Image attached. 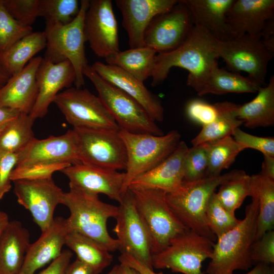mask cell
<instances>
[{
    "instance_id": "f6af8a7d",
    "label": "cell",
    "mask_w": 274,
    "mask_h": 274,
    "mask_svg": "<svg viewBox=\"0 0 274 274\" xmlns=\"http://www.w3.org/2000/svg\"><path fill=\"white\" fill-rule=\"evenodd\" d=\"M188 117L202 126L213 122L217 116V109L214 104L202 99H194L189 101L186 107Z\"/></svg>"
},
{
    "instance_id": "ba28073f",
    "label": "cell",
    "mask_w": 274,
    "mask_h": 274,
    "mask_svg": "<svg viewBox=\"0 0 274 274\" xmlns=\"http://www.w3.org/2000/svg\"><path fill=\"white\" fill-rule=\"evenodd\" d=\"M149 232L152 255L165 248L187 228L170 209L164 191L128 188Z\"/></svg>"
},
{
    "instance_id": "d6a6232c",
    "label": "cell",
    "mask_w": 274,
    "mask_h": 274,
    "mask_svg": "<svg viewBox=\"0 0 274 274\" xmlns=\"http://www.w3.org/2000/svg\"><path fill=\"white\" fill-rule=\"evenodd\" d=\"M65 245L77 258L98 272L110 266L113 260L111 252L99 242L74 231H70Z\"/></svg>"
},
{
    "instance_id": "30bf717a",
    "label": "cell",
    "mask_w": 274,
    "mask_h": 274,
    "mask_svg": "<svg viewBox=\"0 0 274 274\" xmlns=\"http://www.w3.org/2000/svg\"><path fill=\"white\" fill-rule=\"evenodd\" d=\"M80 163L115 170H125L127 154L119 131L73 128Z\"/></svg>"
},
{
    "instance_id": "f35d334b",
    "label": "cell",
    "mask_w": 274,
    "mask_h": 274,
    "mask_svg": "<svg viewBox=\"0 0 274 274\" xmlns=\"http://www.w3.org/2000/svg\"><path fill=\"white\" fill-rule=\"evenodd\" d=\"M80 7L77 0H40L39 17L46 22L66 24L76 17Z\"/></svg>"
},
{
    "instance_id": "680465c9",
    "label": "cell",
    "mask_w": 274,
    "mask_h": 274,
    "mask_svg": "<svg viewBox=\"0 0 274 274\" xmlns=\"http://www.w3.org/2000/svg\"><path fill=\"white\" fill-rule=\"evenodd\" d=\"M120 264H116L106 274H119Z\"/></svg>"
},
{
    "instance_id": "ab89813d",
    "label": "cell",
    "mask_w": 274,
    "mask_h": 274,
    "mask_svg": "<svg viewBox=\"0 0 274 274\" xmlns=\"http://www.w3.org/2000/svg\"><path fill=\"white\" fill-rule=\"evenodd\" d=\"M32 32V27L14 19L0 0V53Z\"/></svg>"
},
{
    "instance_id": "e0dca14e",
    "label": "cell",
    "mask_w": 274,
    "mask_h": 274,
    "mask_svg": "<svg viewBox=\"0 0 274 274\" xmlns=\"http://www.w3.org/2000/svg\"><path fill=\"white\" fill-rule=\"evenodd\" d=\"M19 154L15 166L17 168L54 165L66 167L80 163L73 129L59 136L42 140L35 138Z\"/></svg>"
},
{
    "instance_id": "b9f144b4",
    "label": "cell",
    "mask_w": 274,
    "mask_h": 274,
    "mask_svg": "<svg viewBox=\"0 0 274 274\" xmlns=\"http://www.w3.org/2000/svg\"><path fill=\"white\" fill-rule=\"evenodd\" d=\"M10 14L16 20L31 26L39 17L40 0H2Z\"/></svg>"
},
{
    "instance_id": "4316f807",
    "label": "cell",
    "mask_w": 274,
    "mask_h": 274,
    "mask_svg": "<svg viewBox=\"0 0 274 274\" xmlns=\"http://www.w3.org/2000/svg\"><path fill=\"white\" fill-rule=\"evenodd\" d=\"M29 239L28 230L20 221L9 222L0 239V274H19Z\"/></svg>"
},
{
    "instance_id": "f907efd6",
    "label": "cell",
    "mask_w": 274,
    "mask_h": 274,
    "mask_svg": "<svg viewBox=\"0 0 274 274\" xmlns=\"http://www.w3.org/2000/svg\"><path fill=\"white\" fill-rule=\"evenodd\" d=\"M261 39L266 47L274 53V18L267 22L261 33Z\"/></svg>"
},
{
    "instance_id": "d4e9b609",
    "label": "cell",
    "mask_w": 274,
    "mask_h": 274,
    "mask_svg": "<svg viewBox=\"0 0 274 274\" xmlns=\"http://www.w3.org/2000/svg\"><path fill=\"white\" fill-rule=\"evenodd\" d=\"M226 16L235 37H261L268 21L274 18V1L234 0Z\"/></svg>"
},
{
    "instance_id": "7bdbcfd3",
    "label": "cell",
    "mask_w": 274,
    "mask_h": 274,
    "mask_svg": "<svg viewBox=\"0 0 274 274\" xmlns=\"http://www.w3.org/2000/svg\"><path fill=\"white\" fill-rule=\"evenodd\" d=\"M231 136L244 149L251 148L261 152L263 155L274 157V138L261 137L246 132L237 127Z\"/></svg>"
},
{
    "instance_id": "f546056e",
    "label": "cell",
    "mask_w": 274,
    "mask_h": 274,
    "mask_svg": "<svg viewBox=\"0 0 274 274\" xmlns=\"http://www.w3.org/2000/svg\"><path fill=\"white\" fill-rule=\"evenodd\" d=\"M261 87L249 77H244L225 68H220L217 64L212 68L197 94L202 96L207 94L256 93Z\"/></svg>"
},
{
    "instance_id": "7c38bea8",
    "label": "cell",
    "mask_w": 274,
    "mask_h": 274,
    "mask_svg": "<svg viewBox=\"0 0 274 274\" xmlns=\"http://www.w3.org/2000/svg\"><path fill=\"white\" fill-rule=\"evenodd\" d=\"M53 102L73 128L120 130L98 96L86 89L67 88L57 95Z\"/></svg>"
},
{
    "instance_id": "cb8c5ba5",
    "label": "cell",
    "mask_w": 274,
    "mask_h": 274,
    "mask_svg": "<svg viewBox=\"0 0 274 274\" xmlns=\"http://www.w3.org/2000/svg\"><path fill=\"white\" fill-rule=\"evenodd\" d=\"M71 231L67 219L54 218L52 225L42 232L40 237L30 244L19 274H35L61 253L66 237Z\"/></svg>"
},
{
    "instance_id": "f5cc1de1",
    "label": "cell",
    "mask_w": 274,
    "mask_h": 274,
    "mask_svg": "<svg viewBox=\"0 0 274 274\" xmlns=\"http://www.w3.org/2000/svg\"><path fill=\"white\" fill-rule=\"evenodd\" d=\"M259 173L274 180L273 156L263 155V160L262 163L261 170Z\"/></svg>"
},
{
    "instance_id": "8992f818",
    "label": "cell",
    "mask_w": 274,
    "mask_h": 274,
    "mask_svg": "<svg viewBox=\"0 0 274 274\" xmlns=\"http://www.w3.org/2000/svg\"><path fill=\"white\" fill-rule=\"evenodd\" d=\"M94 86L98 96L112 115L120 130L132 133L160 136L162 129L134 98L100 77L87 64L83 71Z\"/></svg>"
},
{
    "instance_id": "816d5d0a",
    "label": "cell",
    "mask_w": 274,
    "mask_h": 274,
    "mask_svg": "<svg viewBox=\"0 0 274 274\" xmlns=\"http://www.w3.org/2000/svg\"><path fill=\"white\" fill-rule=\"evenodd\" d=\"M20 113L18 111L15 110L0 108V133Z\"/></svg>"
},
{
    "instance_id": "44dd1931",
    "label": "cell",
    "mask_w": 274,
    "mask_h": 274,
    "mask_svg": "<svg viewBox=\"0 0 274 274\" xmlns=\"http://www.w3.org/2000/svg\"><path fill=\"white\" fill-rule=\"evenodd\" d=\"M188 149L186 143L181 141L167 158L152 169L135 178L128 188L156 189L166 194L176 191L184 181V162Z\"/></svg>"
},
{
    "instance_id": "7a4b0ae2",
    "label": "cell",
    "mask_w": 274,
    "mask_h": 274,
    "mask_svg": "<svg viewBox=\"0 0 274 274\" xmlns=\"http://www.w3.org/2000/svg\"><path fill=\"white\" fill-rule=\"evenodd\" d=\"M243 172L234 169L216 177L191 182L184 181L176 191L166 194L167 203L187 229L215 242L217 238L210 229L206 217L208 200L218 187Z\"/></svg>"
},
{
    "instance_id": "484cf974",
    "label": "cell",
    "mask_w": 274,
    "mask_h": 274,
    "mask_svg": "<svg viewBox=\"0 0 274 274\" xmlns=\"http://www.w3.org/2000/svg\"><path fill=\"white\" fill-rule=\"evenodd\" d=\"M234 0H181L189 9L194 26L203 29L215 40L235 38L227 18Z\"/></svg>"
},
{
    "instance_id": "3957f363",
    "label": "cell",
    "mask_w": 274,
    "mask_h": 274,
    "mask_svg": "<svg viewBox=\"0 0 274 274\" xmlns=\"http://www.w3.org/2000/svg\"><path fill=\"white\" fill-rule=\"evenodd\" d=\"M258 211V201L252 197L244 219L217 239L206 269L208 274H233L235 270L251 267V248L255 241Z\"/></svg>"
},
{
    "instance_id": "52a82bcc",
    "label": "cell",
    "mask_w": 274,
    "mask_h": 274,
    "mask_svg": "<svg viewBox=\"0 0 274 274\" xmlns=\"http://www.w3.org/2000/svg\"><path fill=\"white\" fill-rule=\"evenodd\" d=\"M119 134L125 144L127 154L122 196L135 178L164 161L181 141V134L176 130L160 136L132 133L120 129Z\"/></svg>"
},
{
    "instance_id": "9c48e42d",
    "label": "cell",
    "mask_w": 274,
    "mask_h": 274,
    "mask_svg": "<svg viewBox=\"0 0 274 274\" xmlns=\"http://www.w3.org/2000/svg\"><path fill=\"white\" fill-rule=\"evenodd\" d=\"M215 49L227 70L245 72L262 87L267 84V66L274 53L266 47L260 37L245 35L227 41L216 40Z\"/></svg>"
},
{
    "instance_id": "9a60e30c",
    "label": "cell",
    "mask_w": 274,
    "mask_h": 274,
    "mask_svg": "<svg viewBox=\"0 0 274 274\" xmlns=\"http://www.w3.org/2000/svg\"><path fill=\"white\" fill-rule=\"evenodd\" d=\"M194 27L191 13L181 1L171 10L155 17L145 30L144 46L157 53L172 51L187 38Z\"/></svg>"
},
{
    "instance_id": "60d3db41",
    "label": "cell",
    "mask_w": 274,
    "mask_h": 274,
    "mask_svg": "<svg viewBox=\"0 0 274 274\" xmlns=\"http://www.w3.org/2000/svg\"><path fill=\"white\" fill-rule=\"evenodd\" d=\"M208 158L204 144L189 148L184 162V181L191 182L206 177Z\"/></svg>"
},
{
    "instance_id": "ac0fdd59",
    "label": "cell",
    "mask_w": 274,
    "mask_h": 274,
    "mask_svg": "<svg viewBox=\"0 0 274 274\" xmlns=\"http://www.w3.org/2000/svg\"><path fill=\"white\" fill-rule=\"evenodd\" d=\"M60 172L68 178L70 188L104 194L118 202L122 199L125 173L82 163L71 165Z\"/></svg>"
},
{
    "instance_id": "277c9868",
    "label": "cell",
    "mask_w": 274,
    "mask_h": 274,
    "mask_svg": "<svg viewBox=\"0 0 274 274\" xmlns=\"http://www.w3.org/2000/svg\"><path fill=\"white\" fill-rule=\"evenodd\" d=\"M61 204L70 211L66 219L71 231L99 242L111 252L119 250L118 241L110 235L107 225L109 219L116 217L118 206L102 201L98 195L73 188L64 192Z\"/></svg>"
},
{
    "instance_id": "603a6c76",
    "label": "cell",
    "mask_w": 274,
    "mask_h": 274,
    "mask_svg": "<svg viewBox=\"0 0 274 274\" xmlns=\"http://www.w3.org/2000/svg\"><path fill=\"white\" fill-rule=\"evenodd\" d=\"M92 69L102 78L136 100L155 122L164 119V109L160 99L143 82L117 66L100 61L94 62Z\"/></svg>"
},
{
    "instance_id": "4fadbf2b",
    "label": "cell",
    "mask_w": 274,
    "mask_h": 274,
    "mask_svg": "<svg viewBox=\"0 0 274 274\" xmlns=\"http://www.w3.org/2000/svg\"><path fill=\"white\" fill-rule=\"evenodd\" d=\"M115 219L113 230L117 237L121 253L131 255L153 269L151 238L129 190L119 202Z\"/></svg>"
},
{
    "instance_id": "4dcf8cb0",
    "label": "cell",
    "mask_w": 274,
    "mask_h": 274,
    "mask_svg": "<svg viewBox=\"0 0 274 274\" xmlns=\"http://www.w3.org/2000/svg\"><path fill=\"white\" fill-rule=\"evenodd\" d=\"M256 198L259 211L255 240L274 226V180L259 173L250 176V196Z\"/></svg>"
},
{
    "instance_id": "6f0895ef",
    "label": "cell",
    "mask_w": 274,
    "mask_h": 274,
    "mask_svg": "<svg viewBox=\"0 0 274 274\" xmlns=\"http://www.w3.org/2000/svg\"><path fill=\"white\" fill-rule=\"evenodd\" d=\"M9 78L10 76L5 71L0 63V88L6 83Z\"/></svg>"
},
{
    "instance_id": "bcb514c9",
    "label": "cell",
    "mask_w": 274,
    "mask_h": 274,
    "mask_svg": "<svg viewBox=\"0 0 274 274\" xmlns=\"http://www.w3.org/2000/svg\"><path fill=\"white\" fill-rule=\"evenodd\" d=\"M19 152H0V200L11 188V175L18 163Z\"/></svg>"
},
{
    "instance_id": "2e32d148",
    "label": "cell",
    "mask_w": 274,
    "mask_h": 274,
    "mask_svg": "<svg viewBox=\"0 0 274 274\" xmlns=\"http://www.w3.org/2000/svg\"><path fill=\"white\" fill-rule=\"evenodd\" d=\"M84 31L86 41L98 57L106 59L120 51L118 24L112 1H89Z\"/></svg>"
},
{
    "instance_id": "e575fe53",
    "label": "cell",
    "mask_w": 274,
    "mask_h": 274,
    "mask_svg": "<svg viewBox=\"0 0 274 274\" xmlns=\"http://www.w3.org/2000/svg\"><path fill=\"white\" fill-rule=\"evenodd\" d=\"M35 120L29 114L20 113L0 133V152H18L36 138L32 130Z\"/></svg>"
},
{
    "instance_id": "f1b7e54d",
    "label": "cell",
    "mask_w": 274,
    "mask_h": 274,
    "mask_svg": "<svg viewBox=\"0 0 274 274\" xmlns=\"http://www.w3.org/2000/svg\"><path fill=\"white\" fill-rule=\"evenodd\" d=\"M46 46L44 31L32 32L1 53L0 63L10 77L22 70Z\"/></svg>"
},
{
    "instance_id": "74e56055",
    "label": "cell",
    "mask_w": 274,
    "mask_h": 274,
    "mask_svg": "<svg viewBox=\"0 0 274 274\" xmlns=\"http://www.w3.org/2000/svg\"><path fill=\"white\" fill-rule=\"evenodd\" d=\"M206 217L208 226L217 239L233 228L241 220L222 205L216 192L208 200Z\"/></svg>"
},
{
    "instance_id": "9f6ffc18",
    "label": "cell",
    "mask_w": 274,
    "mask_h": 274,
    "mask_svg": "<svg viewBox=\"0 0 274 274\" xmlns=\"http://www.w3.org/2000/svg\"><path fill=\"white\" fill-rule=\"evenodd\" d=\"M119 274H140L138 271L130 266L120 263Z\"/></svg>"
},
{
    "instance_id": "7402d4cb",
    "label": "cell",
    "mask_w": 274,
    "mask_h": 274,
    "mask_svg": "<svg viewBox=\"0 0 274 274\" xmlns=\"http://www.w3.org/2000/svg\"><path fill=\"white\" fill-rule=\"evenodd\" d=\"M43 58L33 57L20 72L0 88V108L29 114L38 94L37 73Z\"/></svg>"
},
{
    "instance_id": "5b68a950",
    "label": "cell",
    "mask_w": 274,
    "mask_h": 274,
    "mask_svg": "<svg viewBox=\"0 0 274 274\" xmlns=\"http://www.w3.org/2000/svg\"><path fill=\"white\" fill-rule=\"evenodd\" d=\"M89 0H81L80 11L69 23L46 22L44 31L46 38L44 58L54 63L69 61L75 71L76 87L84 85V68L87 64L85 56L84 21L89 7Z\"/></svg>"
},
{
    "instance_id": "6da1fadb",
    "label": "cell",
    "mask_w": 274,
    "mask_h": 274,
    "mask_svg": "<svg viewBox=\"0 0 274 274\" xmlns=\"http://www.w3.org/2000/svg\"><path fill=\"white\" fill-rule=\"evenodd\" d=\"M216 41L203 29L194 25L187 38L179 47L156 54L151 85L162 84L170 69L178 67L188 72L186 84L198 93L212 68L218 64Z\"/></svg>"
},
{
    "instance_id": "8fae6325",
    "label": "cell",
    "mask_w": 274,
    "mask_h": 274,
    "mask_svg": "<svg viewBox=\"0 0 274 274\" xmlns=\"http://www.w3.org/2000/svg\"><path fill=\"white\" fill-rule=\"evenodd\" d=\"M214 242L186 229L161 251L153 254L152 266L184 274H202L201 264L212 254Z\"/></svg>"
},
{
    "instance_id": "c3c4849f",
    "label": "cell",
    "mask_w": 274,
    "mask_h": 274,
    "mask_svg": "<svg viewBox=\"0 0 274 274\" xmlns=\"http://www.w3.org/2000/svg\"><path fill=\"white\" fill-rule=\"evenodd\" d=\"M120 263L125 264L134 268L140 274H163V272H155L153 269L146 266L131 255L122 253L118 257Z\"/></svg>"
},
{
    "instance_id": "d590c367",
    "label": "cell",
    "mask_w": 274,
    "mask_h": 274,
    "mask_svg": "<svg viewBox=\"0 0 274 274\" xmlns=\"http://www.w3.org/2000/svg\"><path fill=\"white\" fill-rule=\"evenodd\" d=\"M203 144L208 158L206 177L220 175L221 172L229 168L239 153L245 150L231 135Z\"/></svg>"
},
{
    "instance_id": "db71d44e",
    "label": "cell",
    "mask_w": 274,
    "mask_h": 274,
    "mask_svg": "<svg viewBox=\"0 0 274 274\" xmlns=\"http://www.w3.org/2000/svg\"><path fill=\"white\" fill-rule=\"evenodd\" d=\"M246 274H274L273 268L269 264L258 263L251 270Z\"/></svg>"
},
{
    "instance_id": "83f0119b",
    "label": "cell",
    "mask_w": 274,
    "mask_h": 274,
    "mask_svg": "<svg viewBox=\"0 0 274 274\" xmlns=\"http://www.w3.org/2000/svg\"><path fill=\"white\" fill-rule=\"evenodd\" d=\"M235 114L246 127L253 129L274 125V76L249 102L238 105Z\"/></svg>"
},
{
    "instance_id": "8d00e7d4",
    "label": "cell",
    "mask_w": 274,
    "mask_h": 274,
    "mask_svg": "<svg viewBox=\"0 0 274 274\" xmlns=\"http://www.w3.org/2000/svg\"><path fill=\"white\" fill-rule=\"evenodd\" d=\"M216 193L222 205L235 215L245 198L250 196V176L243 172L222 184Z\"/></svg>"
},
{
    "instance_id": "7dc6e473",
    "label": "cell",
    "mask_w": 274,
    "mask_h": 274,
    "mask_svg": "<svg viewBox=\"0 0 274 274\" xmlns=\"http://www.w3.org/2000/svg\"><path fill=\"white\" fill-rule=\"evenodd\" d=\"M72 256V251L70 250H64L46 268L35 274H65Z\"/></svg>"
},
{
    "instance_id": "d6986e66",
    "label": "cell",
    "mask_w": 274,
    "mask_h": 274,
    "mask_svg": "<svg viewBox=\"0 0 274 274\" xmlns=\"http://www.w3.org/2000/svg\"><path fill=\"white\" fill-rule=\"evenodd\" d=\"M122 15L130 48L144 46V36L148 26L156 16L171 10L177 0H116Z\"/></svg>"
},
{
    "instance_id": "836d02e7",
    "label": "cell",
    "mask_w": 274,
    "mask_h": 274,
    "mask_svg": "<svg viewBox=\"0 0 274 274\" xmlns=\"http://www.w3.org/2000/svg\"><path fill=\"white\" fill-rule=\"evenodd\" d=\"M217 109L215 119L202 126L198 134L191 140L192 146L232 135L233 131L243 124L235 114L238 105L229 101L215 104Z\"/></svg>"
},
{
    "instance_id": "5bb4252c",
    "label": "cell",
    "mask_w": 274,
    "mask_h": 274,
    "mask_svg": "<svg viewBox=\"0 0 274 274\" xmlns=\"http://www.w3.org/2000/svg\"><path fill=\"white\" fill-rule=\"evenodd\" d=\"M13 182L18 202L30 212L42 232L47 229L54 221L55 209L61 204L64 192L52 177Z\"/></svg>"
},
{
    "instance_id": "681fc988",
    "label": "cell",
    "mask_w": 274,
    "mask_h": 274,
    "mask_svg": "<svg viewBox=\"0 0 274 274\" xmlns=\"http://www.w3.org/2000/svg\"><path fill=\"white\" fill-rule=\"evenodd\" d=\"M97 271L76 259L68 265L65 274H99Z\"/></svg>"
},
{
    "instance_id": "1f68e13d",
    "label": "cell",
    "mask_w": 274,
    "mask_h": 274,
    "mask_svg": "<svg viewBox=\"0 0 274 274\" xmlns=\"http://www.w3.org/2000/svg\"><path fill=\"white\" fill-rule=\"evenodd\" d=\"M157 52L147 46L119 51L106 58L107 64L124 71L144 82L152 76Z\"/></svg>"
},
{
    "instance_id": "ffe728a7",
    "label": "cell",
    "mask_w": 274,
    "mask_h": 274,
    "mask_svg": "<svg viewBox=\"0 0 274 274\" xmlns=\"http://www.w3.org/2000/svg\"><path fill=\"white\" fill-rule=\"evenodd\" d=\"M38 94L29 115L35 120L44 117L50 105L64 88H70L76 80L71 63L65 60L54 63L43 58L37 73Z\"/></svg>"
},
{
    "instance_id": "ee69618b",
    "label": "cell",
    "mask_w": 274,
    "mask_h": 274,
    "mask_svg": "<svg viewBox=\"0 0 274 274\" xmlns=\"http://www.w3.org/2000/svg\"><path fill=\"white\" fill-rule=\"evenodd\" d=\"M251 258L253 263H274V231L265 232L255 240L251 248Z\"/></svg>"
},
{
    "instance_id": "11a10c76",
    "label": "cell",
    "mask_w": 274,
    "mask_h": 274,
    "mask_svg": "<svg viewBox=\"0 0 274 274\" xmlns=\"http://www.w3.org/2000/svg\"><path fill=\"white\" fill-rule=\"evenodd\" d=\"M9 222L7 214L0 210V239Z\"/></svg>"
}]
</instances>
